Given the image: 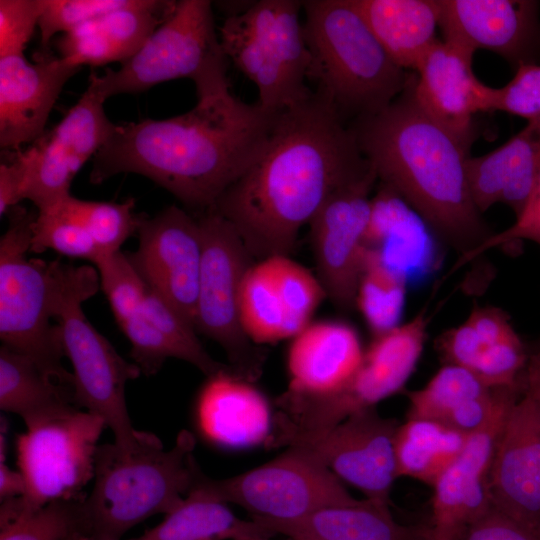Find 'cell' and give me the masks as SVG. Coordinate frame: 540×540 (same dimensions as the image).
<instances>
[{"label":"cell","instance_id":"43","mask_svg":"<svg viewBox=\"0 0 540 540\" xmlns=\"http://www.w3.org/2000/svg\"><path fill=\"white\" fill-rule=\"evenodd\" d=\"M41 10V0H0V58L23 55Z\"/></svg>","mask_w":540,"mask_h":540},{"label":"cell","instance_id":"5","mask_svg":"<svg viewBox=\"0 0 540 540\" xmlns=\"http://www.w3.org/2000/svg\"><path fill=\"white\" fill-rule=\"evenodd\" d=\"M307 80L346 122L378 113L410 77L388 55L352 0H305Z\"/></svg>","mask_w":540,"mask_h":540},{"label":"cell","instance_id":"19","mask_svg":"<svg viewBox=\"0 0 540 540\" xmlns=\"http://www.w3.org/2000/svg\"><path fill=\"white\" fill-rule=\"evenodd\" d=\"M399 424L373 407L350 415L324 433L293 438L285 446L308 450L366 499L389 504L398 478L395 436Z\"/></svg>","mask_w":540,"mask_h":540},{"label":"cell","instance_id":"7","mask_svg":"<svg viewBox=\"0 0 540 540\" xmlns=\"http://www.w3.org/2000/svg\"><path fill=\"white\" fill-rule=\"evenodd\" d=\"M227 56L208 0H180L139 51L116 70L92 73L89 87L105 102L111 96L139 93L160 83L187 78L197 99L230 91Z\"/></svg>","mask_w":540,"mask_h":540},{"label":"cell","instance_id":"23","mask_svg":"<svg viewBox=\"0 0 540 540\" xmlns=\"http://www.w3.org/2000/svg\"><path fill=\"white\" fill-rule=\"evenodd\" d=\"M474 53L437 41L420 60L413 93L420 107L435 121L471 146L473 116L490 111L493 88L482 83L472 67Z\"/></svg>","mask_w":540,"mask_h":540},{"label":"cell","instance_id":"33","mask_svg":"<svg viewBox=\"0 0 540 540\" xmlns=\"http://www.w3.org/2000/svg\"><path fill=\"white\" fill-rule=\"evenodd\" d=\"M407 284L404 274L386 264L376 250L367 247L355 307L374 337L401 324Z\"/></svg>","mask_w":540,"mask_h":540},{"label":"cell","instance_id":"20","mask_svg":"<svg viewBox=\"0 0 540 540\" xmlns=\"http://www.w3.org/2000/svg\"><path fill=\"white\" fill-rule=\"evenodd\" d=\"M138 248L127 256L148 288L195 328L202 238L198 220L177 206L141 215Z\"/></svg>","mask_w":540,"mask_h":540},{"label":"cell","instance_id":"29","mask_svg":"<svg viewBox=\"0 0 540 540\" xmlns=\"http://www.w3.org/2000/svg\"><path fill=\"white\" fill-rule=\"evenodd\" d=\"M258 522L273 535L294 540H410L389 504L366 498L352 505L325 507L293 521Z\"/></svg>","mask_w":540,"mask_h":540},{"label":"cell","instance_id":"40","mask_svg":"<svg viewBox=\"0 0 540 540\" xmlns=\"http://www.w3.org/2000/svg\"><path fill=\"white\" fill-rule=\"evenodd\" d=\"M38 22L40 53L49 52V45L57 33H68L104 14L126 6L130 0H41Z\"/></svg>","mask_w":540,"mask_h":540},{"label":"cell","instance_id":"51","mask_svg":"<svg viewBox=\"0 0 540 540\" xmlns=\"http://www.w3.org/2000/svg\"><path fill=\"white\" fill-rule=\"evenodd\" d=\"M78 540H97L89 536L79 535Z\"/></svg>","mask_w":540,"mask_h":540},{"label":"cell","instance_id":"44","mask_svg":"<svg viewBox=\"0 0 540 540\" xmlns=\"http://www.w3.org/2000/svg\"><path fill=\"white\" fill-rule=\"evenodd\" d=\"M522 240H529L540 246V176L524 211L515 222L507 229L493 233L462 262L460 267L491 249L517 244Z\"/></svg>","mask_w":540,"mask_h":540},{"label":"cell","instance_id":"30","mask_svg":"<svg viewBox=\"0 0 540 540\" xmlns=\"http://www.w3.org/2000/svg\"><path fill=\"white\" fill-rule=\"evenodd\" d=\"M0 408L18 415L29 427L79 407L72 388L54 382L33 360L2 345Z\"/></svg>","mask_w":540,"mask_h":540},{"label":"cell","instance_id":"35","mask_svg":"<svg viewBox=\"0 0 540 540\" xmlns=\"http://www.w3.org/2000/svg\"><path fill=\"white\" fill-rule=\"evenodd\" d=\"M31 230L32 253L40 254L51 249L92 263L100 257L88 230L68 206L67 198L49 210L38 212Z\"/></svg>","mask_w":540,"mask_h":540},{"label":"cell","instance_id":"52","mask_svg":"<svg viewBox=\"0 0 540 540\" xmlns=\"http://www.w3.org/2000/svg\"><path fill=\"white\" fill-rule=\"evenodd\" d=\"M242 540H268V538H248V539H242Z\"/></svg>","mask_w":540,"mask_h":540},{"label":"cell","instance_id":"11","mask_svg":"<svg viewBox=\"0 0 540 540\" xmlns=\"http://www.w3.org/2000/svg\"><path fill=\"white\" fill-rule=\"evenodd\" d=\"M105 427L102 418L81 408L26 427L16 439L25 494L1 502L0 515L28 513L85 496L82 489L94 478L98 441Z\"/></svg>","mask_w":540,"mask_h":540},{"label":"cell","instance_id":"16","mask_svg":"<svg viewBox=\"0 0 540 540\" xmlns=\"http://www.w3.org/2000/svg\"><path fill=\"white\" fill-rule=\"evenodd\" d=\"M373 168L336 190L310 222L317 277L326 296L340 310L355 309L367 253Z\"/></svg>","mask_w":540,"mask_h":540},{"label":"cell","instance_id":"38","mask_svg":"<svg viewBox=\"0 0 540 540\" xmlns=\"http://www.w3.org/2000/svg\"><path fill=\"white\" fill-rule=\"evenodd\" d=\"M140 313L173 344L180 360L195 366L207 377L229 368L211 357L198 339L194 326L150 288Z\"/></svg>","mask_w":540,"mask_h":540},{"label":"cell","instance_id":"15","mask_svg":"<svg viewBox=\"0 0 540 540\" xmlns=\"http://www.w3.org/2000/svg\"><path fill=\"white\" fill-rule=\"evenodd\" d=\"M103 105L88 86L59 123L26 150H19L26 171L23 199L30 200L38 212L71 195L75 175L115 132L117 124L109 120Z\"/></svg>","mask_w":540,"mask_h":540},{"label":"cell","instance_id":"27","mask_svg":"<svg viewBox=\"0 0 540 540\" xmlns=\"http://www.w3.org/2000/svg\"><path fill=\"white\" fill-rule=\"evenodd\" d=\"M540 176V117L491 152L467 164L472 200L482 214L496 203L524 211Z\"/></svg>","mask_w":540,"mask_h":540},{"label":"cell","instance_id":"6","mask_svg":"<svg viewBox=\"0 0 540 540\" xmlns=\"http://www.w3.org/2000/svg\"><path fill=\"white\" fill-rule=\"evenodd\" d=\"M51 314L59 342L72 365L74 396L79 408L105 422L119 447L133 449L143 431L130 419L125 388L142 373L124 359L86 318L82 304L100 290L97 269L50 261Z\"/></svg>","mask_w":540,"mask_h":540},{"label":"cell","instance_id":"31","mask_svg":"<svg viewBox=\"0 0 540 540\" xmlns=\"http://www.w3.org/2000/svg\"><path fill=\"white\" fill-rule=\"evenodd\" d=\"M271 536L257 520L239 518L226 503L193 486L163 521L128 540H242Z\"/></svg>","mask_w":540,"mask_h":540},{"label":"cell","instance_id":"1","mask_svg":"<svg viewBox=\"0 0 540 540\" xmlns=\"http://www.w3.org/2000/svg\"><path fill=\"white\" fill-rule=\"evenodd\" d=\"M371 168L349 124L314 90L279 115L264 150L211 210L253 257L288 255L329 197Z\"/></svg>","mask_w":540,"mask_h":540},{"label":"cell","instance_id":"13","mask_svg":"<svg viewBox=\"0 0 540 540\" xmlns=\"http://www.w3.org/2000/svg\"><path fill=\"white\" fill-rule=\"evenodd\" d=\"M193 486L216 500L241 506L261 522L293 521L325 507L360 501L299 446L287 447L276 458L230 478L213 479L201 471Z\"/></svg>","mask_w":540,"mask_h":540},{"label":"cell","instance_id":"41","mask_svg":"<svg viewBox=\"0 0 540 540\" xmlns=\"http://www.w3.org/2000/svg\"><path fill=\"white\" fill-rule=\"evenodd\" d=\"M503 111L528 121L540 117V65L526 63L516 68L503 87L493 88L490 111Z\"/></svg>","mask_w":540,"mask_h":540},{"label":"cell","instance_id":"14","mask_svg":"<svg viewBox=\"0 0 540 540\" xmlns=\"http://www.w3.org/2000/svg\"><path fill=\"white\" fill-rule=\"evenodd\" d=\"M489 490L496 509L540 539V348L497 441Z\"/></svg>","mask_w":540,"mask_h":540},{"label":"cell","instance_id":"37","mask_svg":"<svg viewBox=\"0 0 540 540\" xmlns=\"http://www.w3.org/2000/svg\"><path fill=\"white\" fill-rule=\"evenodd\" d=\"M67 204L91 235L100 256L119 251L135 232L141 215L135 213V200L121 203L81 200L70 195Z\"/></svg>","mask_w":540,"mask_h":540},{"label":"cell","instance_id":"24","mask_svg":"<svg viewBox=\"0 0 540 540\" xmlns=\"http://www.w3.org/2000/svg\"><path fill=\"white\" fill-rule=\"evenodd\" d=\"M360 336L349 323H309L291 339L286 356L288 387L276 400L297 401L335 394L355 375L364 358Z\"/></svg>","mask_w":540,"mask_h":540},{"label":"cell","instance_id":"21","mask_svg":"<svg viewBox=\"0 0 540 540\" xmlns=\"http://www.w3.org/2000/svg\"><path fill=\"white\" fill-rule=\"evenodd\" d=\"M443 40L472 53L492 51L516 68L534 63L540 47L539 2L439 0Z\"/></svg>","mask_w":540,"mask_h":540},{"label":"cell","instance_id":"18","mask_svg":"<svg viewBox=\"0 0 540 540\" xmlns=\"http://www.w3.org/2000/svg\"><path fill=\"white\" fill-rule=\"evenodd\" d=\"M318 277L288 255L254 262L241 285L242 328L256 345L293 338L309 323L326 298Z\"/></svg>","mask_w":540,"mask_h":540},{"label":"cell","instance_id":"34","mask_svg":"<svg viewBox=\"0 0 540 540\" xmlns=\"http://www.w3.org/2000/svg\"><path fill=\"white\" fill-rule=\"evenodd\" d=\"M491 390L472 371L444 365L423 388L408 393L407 419L445 424L456 410Z\"/></svg>","mask_w":540,"mask_h":540},{"label":"cell","instance_id":"32","mask_svg":"<svg viewBox=\"0 0 540 540\" xmlns=\"http://www.w3.org/2000/svg\"><path fill=\"white\" fill-rule=\"evenodd\" d=\"M469 434L440 422L406 419L395 436L399 477H409L433 486L462 451Z\"/></svg>","mask_w":540,"mask_h":540},{"label":"cell","instance_id":"39","mask_svg":"<svg viewBox=\"0 0 540 540\" xmlns=\"http://www.w3.org/2000/svg\"><path fill=\"white\" fill-rule=\"evenodd\" d=\"M100 290L105 294L120 326L140 313L148 286L121 250L100 256L95 261Z\"/></svg>","mask_w":540,"mask_h":540},{"label":"cell","instance_id":"26","mask_svg":"<svg viewBox=\"0 0 540 540\" xmlns=\"http://www.w3.org/2000/svg\"><path fill=\"white\" fill-rule=\"evenodd\" d=\"M175 5L176 1L130 0L62 34L56 41L59 57L78 67L122 64L139 51Z\"/></svg>","mask_w":540,"mask_h":540},{"label":"cell","instance_id":"9","mask_svg":"<svg viewBox=\"0 0 540 540\" xmlns=\"http://www.w3.org/2000/svg\"><path fill=\"white\" fill-rule=\"evenodd\" d=\"M429 318L421 310L410 321L374 337L359 369L333 395L297 401H278L272 446L297 437L324 433L350 415L373 408L401 391L416 368L424 349Z\"/></svg>","mask_w":540,"mask_h":540},{"label":"cell","instance_id":"42","mask_svg":"<svg viewBox=\"0 0 540 540\" xmlns=\"http://www.w3.org/2000/svg\"><path fill=\"white\" fill-rule=\"evenodd\" d=\"M119 327L131 344L134 363L145 376L157 374L168 358L179 359L173 344L141 313Z\"/></svg>","mask_w":540,"mask_h":540},{"label":"cell","instance_id":"46","mask_svg":"<svg viewBox=\"0 0 540 540\" xmlns=\"http://www.w3.org/2000/svg\"><path fill=\"white\" fill-rule=\"evenodd\" d=\"M462 540H540L493 505L467 530Z\"/></svg>","mask_w":540,"mask_h":540},{"label":"cell","instance_id":"2","mask_svg":"<svg viewBox=\"0 0 540 540\" xmlns=\"http://www.w3.org/2000/svg\"><path fill=\"white\" fill-rule=\"evenodd\" d=\"M280 114L227 91L172 118L117 125L93 157L90 181L140 174L204 213L258 158Z\"/></svg>","mask_w":540,"mask_h":540},{"label":"cell","instance_id":"12","mask_svg":"<svg viewBox=\"0 0 540 540\" xmlns=\"http://www.w3.org/2000/svg\"><path fill=\"white\" fill-rule=\"evenodd\" d=\"M197 220L203 255L195 329L221 346L234 374L254 382L265 354L245 334L239 310L242 281L254 257L235 227L214 210Z\"/></svg>","mask_w":540,"mask_h":540},{"label":"cell","instance_id":"8","mask_svg":"<svg viewBox=\"0 0 540 540\" xmlns=\"http://www.w3.org/2000/svg\"><path fill=\"white\" fill-rule=\"evenodd\" d=\"M301 10L298 0H258L218 28L228 60L254 83L257 103L269 112L282 113L312 93Z\"/></svg>","mask_w":540,"mask_h":540},{"label":"cell","instance_id":"17","mask_svg":"<svg viewBox=\"0 0 540 540\" xmlns=\"http://www.w3.org/2000/svg\"><path fill=\"white\" fill-rule=\"evenodd\" d=\"M523 383L499 388L491 416L468 435L460 454L432 486L431 540H462L469 527L492 507L489 473L495 447Z\"/></svg>","mask_w":540,"mask_h":540},{"label":"cell","instance_id":"50","mask_svg":"<svg viewBox=\"0 0 540 540\" xmlns=\"http://www.w3.org/2000/svg\"><path fill=\"white\" fill-rule=\"evenodd\" d=\"M215 4L219 10L225 13L226 18L244 13L251 7L254 1H221Z\"/></svg>","mask_w":540,"mask_h":540},{"label":"cell","instance_id":"10","mask_svg":"<svg viewBox=\"0 0 540 540\" xmlns=\"http://www.w3.org/2000/svg\"><path fill=\"white\" fill-rule=\"evenodd\" d=\"M0 239V338L2 345L31 360L54 382L74 390L56 325L51 324L50 264L28 259L34 214L17 205L8 212Z\"/></svg>","mask_w":540,"mask_h":540},{"label":"cell","instance_id":"48","mask_svg":"<svg viewBox=\"0 0 540 540\" xmlns=\"http://www.w3.org/2000/svg\"><path fill=\"white\" fill-rule=\"evenodd\" d=\"M12 156L8 162L0 165V215L3 216L11 208L23 200L25 184V166L19 151H10Z\"/></svg>","mask_w":540,"mask_h":540},{"label":"cell","instance_id":"53","mask_svg":"<svg viewBox=\"0 0 540 540\" xmlns=\"http://www.w3.org/2000/svg\"><path fill=\"white\" fill-rule=\"evenodd\" d=\"M79 535H81V534L74 535V536H72V537H70V538H68L66 540H78Z\"/></svg>","mask_w":540,"mask_h":540},{"label":"cell","instance_id":"47","mask_svg":"<svg viewBox=\"0 0 540 540\" xmlns=\"http://www.w3.org/2000/svg\"><path fill=\"white\" fill-rule=\"evenodd\" d=\"M467 319L476 330L484 348L518 336L509 316L498 307H475Z\"/></svg>","mask_w":540,"mask_h":540},{"label":"cell","instance_id":"25","mask_svg":"<svg viewBox=\"0 0 540 540\" xmlns=\"http://www.w3.org/2000/svg\"><path fill=\"white\" fill-rule=\"evenodd\" d=\"M274 414L265 394L253 382L234 374L230 367L207 377L194 404L199 434L211 445L225 450L267 446Z\"/></svg>","mask_w":540,"mask_h":540},{"label":"cell","instance_id":"3","mask_svg":"<svg viewBox=\"0 0 540 540\" xmlns=\"http://www.w3.org/2000/svg\"><path fill=\"white\" fill-rule=\"evenodd\" d=\"M410 77L378 113L349 124L380 184L395 192L459 257L454 269L492 234L468 185L470 145L418 104Z\"/></svg>","mask_w":540,"mask_h":540},{"label":"cell","instance_id":"45","mask_svg":"<svg viewBox=\"0 0 540 540\" xmlns=\"http://www.w3.org/2000/svg\"><path fill=\"white\" fill-rule=\"evenodd\" d=\"M483 348L468 319L443 332L436 340V349L445 365H455L470 371H473Z\"/></svg>","mask_w":540,"mask_h":540},{"label":"cell","instance_id":"36","mask_svg":"<svg viewBox=\"0 0 540 540\" xmlns=\"http://www.w3.org/2000/svg\"><path fill=\"white\" fill-rule=\"evenodd\" d=\"M52 502L28 513L0 517V540H66L84 533L82 503Z\"/></svg>","mask_w":540,"mask_h":540},{"label":"cell","instance_id":"4","mask_svg":"<svg viewBox=\"0 0 540 540\" xmlns=\"http://www.w3.org/2000/svg\"><path fill=\"white\" fill-rule=\"evenodd\" d=\"M195 442L190 431L181 430L166 450L156 435L143 431L131 450L99 445L93 488L82 503L83 535L121 540L137 524L177 507L202 471Z\"/></svg>","mask_w":540,"mask_h":540},{"label":"cell","instance_id":"28","mask_svg":"<svg viewBox=\"0 0 540 540\" xmlns=\"http://www.w3.org/2000/svg\"><path fill=\"white\" fill-rule=\"evenodd\" d=\"M392 60L416 70L437 41L439 0H352Z\"/></svg>","mask_w":540,"mask_h":540},{"label":"cell","instance_id":"54","mask_svg":"<svg viewBox=\"0 0 540 540\" xmlns=\"http://www.w3.org/2000/svg\"><path fill=\"white\" fill-rule=\"evenodd\" d=\"M289 540H294V539H289Z\"/></svg>","mask_w":540,"mask_h":540},{"label":"cell","instance_id":"22","mask_svg":"<svg viewBox=\"0 0 540 540\" xmlns=\"http://www.w3.org/2000/svg\"><path fill=\"white\" fill-rule=\"evenodd\" d=\"M81 67L50 52L35 54V62L24 56L0 58V146L19 151L45 131L65 83Z\"/></svg>","mask_w":540,"mask_h":540},{"label":"cell","instance_id":"49","mask_svg":"<svg viewBox=\"0 0 540 540\" xmlns=\"http://www.w3.org/2000/svg\"><path fill=\"white\" fill-rule=\"evenodd\" d=\"M25 490V481L20 471H14L5 462H0L1 502L22 497L25 494Z\"/></svg>","mask_w":540,"mask_h":540}]
</instances>
